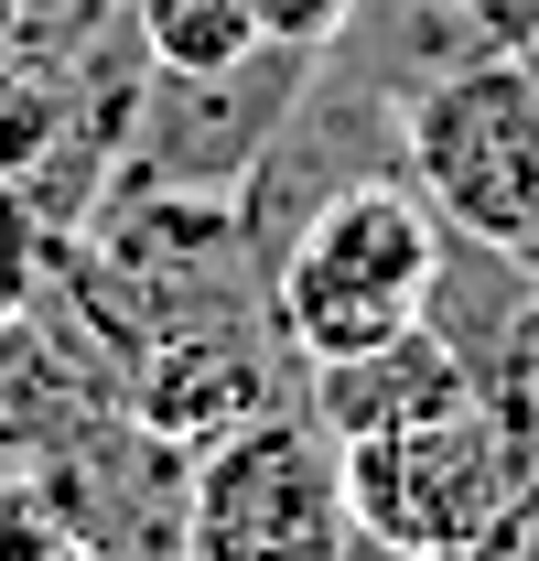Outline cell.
Listing matches in <instances>:
<instances>
[{"mask_svg":"<svg viewBox=\"0 0 539 561\" xmlns=\"http://www.w3.org/2000/svg\"><path fill=\"white\" fill-rule=\"evenodd\" d=\"M432 249H443V206L410 173H367L302 216L270 260V324L291 335L302 367L356 356L378 335H410L432 302Z\"/></svg>","mask_w":539,"mask_h":561,"instance_id":"1","label":"cell"},{"mask_svg":"<svg viewBox=\"0 0 539 561\" xmlns=\"http://www.w3.org/2000/svg\"><path fill=\"white\" fill-rule=\"evenodd\" d=\"M539 486V432L507 400H454L432 421H400V432H367L345 443V507L367 540L432 561V551H465L485 529H507Z\"/></svg>","mask_w":539,"mask_h":561,"instance_id":"2","label":"cell"},{"mask_svg":"<svg viewBox=\"0 0 539 561\" xmlns=\"http://www.w3.org/2000/svg\"><path fill=\"white\" fill-rule=\"evenodd\" d=\"M324 44H260L238 66H151L119 130V173L108 195H238L280 140L302 76Z\"/></svg>","mask_w":539,"mask_h":561,"instance_id":"3","label":"cell"},{"mask_svg":"<svg viewBox=\"0 0 539 561\" xmlns=\"http://www.w3.org/2000/svg\"><path fill=\"white\" fill-rule=\"evenodd\" d=\"M410 184L507 260H539V76L518 55H474L410 98Z\"/></svg>","mask_w":539,"mask_h":561,"instance_id":"4","label":"cell"},{"mask_svg":"<svg viewBox=\"0 0 539 561\" xmlns=\"http://www.w3.org/2000/svg\"><path fill=\"white\" fill-rule=\"evenodd\" d=\"M356 540L345 443L302 400L195 454V561H335Z\"/></svg>","mask_w":539,"mask_h":561,"instance_id":"5","label":"cell"},{"mask_svg":"<svg viewBox=\"0 0 539 561\" xmlns=\"http://www.w3.org/2000/svg\"><path fill=\"white\" fill-rule=\"evenodd\" d=\"M280 400H302V356L280 324H184V335H151L130 356V411L173 443V454H205V443H227L238 421L280 411Z\"/></svg>","mask_w":539,"mask_h":561,"instance_id":"6","label":"cell"},{"mask_svg":"<svg viewBox=\"0 0 539 561\" xmlns=\"http://www.w3.org/2000/svg\"><path fill=\"white\" fill-rule=\"evenodd\" d=\"M474 400L465 356L443 346L432 324H410V335H378V346L356 356H324V367H302V411L324 421L335 443H367V432H400V421H432Z\"/></svg>","mask_w":539,"mask_h":561,"instance_id":"7","label":"cell"},{"mask_svg":"<svg viewBox=\"0 0 539 561\" xmlns=\"http://www.w3.org/2000/svg\"><path fill=\"white\" fill-rule=\"evenodd\" d=\"M140 22V55L151 66H238V55H260V0H130Z\"/></svg>","mask_w":539,"mask_h":561,"instance_id":"8","label":"cell"},{"mask_svg":"<svg viewBox=\"0 0 539 561\" xmlns=\"http://www.w3.org/2000/svg\"><path fill=\"white\" fill-rule=\"evenodd\" d=\"M76 119V87L55 66H33V55H11L0 44V184H22L44 151H55V130Z\"/></svg>","mask_w":539,"mask_h":561,"instance_id":"9","label":"cell"},{"mask_svg":"<svg viewBox=\"0 0 539 561\" xmlns=\"http://www.w3.org/2000/svg\"><path fill=\"white\" fill-rule=\"evenodd\" d=\"M44 271H55V227H44V216L0 184V324H11L33 291H44Z\"/></svg>","mask_w":539,"mask_h":561,"instance_id":"10","label":"cell"},{"mask_svg":"<svg viewBox=\"0 0 539 561\" xmlns=\"http://www.w3.org/2000/svg\"><path fill=\"white\" fill-rule=\"evenodd\" d=\"M0 561H87L76 529L44 507V486H0Z\"/></svg>","mask_w":539,"mask_h":561,"instance_id":"11","label":"cell"},{"mask_svg":"<svg viewBox=\"0 0 539 561\" xmlns=\"http://www.w3.org/2000/svg\"><path fill=\"white\" fill-rule=\"evenodd\" d=\"M356 0H260V33L270 44H335V22Z\"/></svg>","mask_w":539,"mask_h":561,"instance_id":"12","label":"cell"},{"mask_svg":"<svg viewBox=\"0 0 539 561\" xmlns=\"http://www.w3.org/2000/svg\"><path fill=\"white\" fill-rule=\"evenodd\" d=\"M454 11H465L485 44H507V55H518V44L539 33V0H454Z\"/></svg>","mask_w":539,"mask_h":561,"instance_id":"13","label":"cell"},{"mask_svg":"<svg viewBox=\"0 0 539 561\" xmlns=\"http://www.w3.org/2000/svg\"><path fill=\"white\" fill-rule=\"evenodd\" d=\"M335 561H410V551H389V540H367V529H356V540H345Z\"/></svg>","mask_w":539,"mask_h":561,"instance_id":"14","label":"cell"},{"mask_svg":"<svg viewBox=\"0 0 539 561\" xmlns=\"http://www.w3.org/2000/svg\"><path fill=\"white\" fill-rule=\"evenodd\" d=\"M518 66H529V76H539V33H529V44H518Z\"/></svg>","mask_w":539,"mask_h":561,"instance_id":"15","label":"cell"},{"mask_svg":"<svg viewBox=\"0 0 539 561\" xmlns=\"http://www.w3.org/2000/svg\"><path fill=\"white\" fill-rule=\"evenodd\" d=\"M0 33H11V0H0Z\"/></svg>","mask_w":539,"mask_h":561,"instance_id":"16","label":"cell"}]
</instances>
